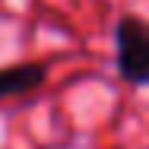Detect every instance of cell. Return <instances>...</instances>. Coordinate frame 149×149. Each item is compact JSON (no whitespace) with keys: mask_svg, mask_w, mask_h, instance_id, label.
I'll return each instance as SVG.
<instances>
[{"mask_svg":"<svg viewBox=\"0 0 149 149\" xmlns=\"http://www.w3.org/2000/svg\"><path fill=\"white\" fill-rule=\"evenodd\" d=\"M114 67L130 86H149V19L124 13L114 26Z\"/></svg>","mask_w":149,"mask_h":149,"instance_id":"obj_1","label":"cell"},{"mask_svg":"<svg viewBox=\"0 0 149 149\" xmlns=\"http://www.w3.org/2000/svg\"><path fill=\"white\" fill-rule=\"evenodd\" d=\"M48 79V63H13V67H0V102L3 98H16V95H29L41 89Z\"/></svg>","mask_w":149,"mask_h":149,"instance_id":"obj_2","label":"cell"}]
</instances>
